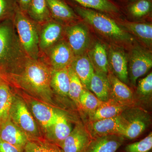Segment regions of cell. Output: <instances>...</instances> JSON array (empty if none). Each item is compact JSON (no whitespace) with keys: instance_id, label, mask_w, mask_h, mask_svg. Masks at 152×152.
Segmentation results:
<instances>
[{"instance_id":"obj_6","label":"cell","mask_w":152,"mask_h":152,"mask_svg":"<svg viewBox=\"0 0 152 152\" xmlns=\"http://www.w3.org/2000/svg\"><path fill=\"white\" fill-rule=\"evenodd\" d=\"M25 94L22 97L24 99L43 135L53 123L58 110L28 95Z\"/></svg>"},{"instance_id":"obj_14","label":"cell","mask_w":152,"mask_h":152,"mask_svg":"<svg viewBox=\"0 0 152 152\" xmlns=\"http://www.w3.org/2000/svg\"><path fill=\"white\" fill-rule=\"evenodd\" d=\"M0 138L23 150L30 140L9 118L0 123Z\"/></svg>"},{"instance_id":"obj_19","label":"cell","mask_w":152,"mask_h":152,"mask_svg":"<svg viewBox=\"0 0 152 152\" xmlns=\"http://www.w3.org/2000/svg\"><path fill=\"white\" fill-rule=\"evenodd\" d=\"M108 60L113 74L123 83H127L128 61L124 53L118 49H111L110 51Z\"/></svg>"},{"instance_id":"obj_4","label":"cell","mask_w":152,"mask_h":152,"mask_svg":"<svg viewBox=\"0 0 152 152\" xmlns=\"http://www.w3.org/2000/svg\"><path fill=\"white\" fill-rule=\"evenodd\" d=\"M75 10L85 21L104 36L118 41L131 40L129 35L118 26L114 20L105 15L81 7H77Z\"/></svg>"},{"instance_id":"obj_18","label":"cell","mask_w":152,"mask_h":152,"mask_svg":"<svg viewBox=\"0 0 152 152\" xmlns=\"http://www.w3.org/2000/svg\"><path fill=\"white\" fill-rule=\"evenodd\" d=\"M124 138L119 135L102 136L93 138L86 152H116Z\"/></svg>"},{"instance_id":"obj_24","label":"cell","mask_w":152,"mask_h":152,"mask_svg":"<svg viewBox=\"0 0 152 152\" xmlns=\"http://www.w3.org/2000/svg\"><path fill=\"white\" fill-rule=\"evenodd\" d=\"M11 86L10 84L0 75V123L9 118L14 95Z\"/></svg>"},{"instance_id":"obj_34","label":"cell","mask_w":152,"mask_h":152,"mask_svg":"<svg viewBox=\"0 0 152 152\" xmlns=\"http://www.w3.org/2000/svg\"><path fill=\"white\" fill-rule=\"evenodd\" d=\"M17 8L15 0H0V22L12 19Z\"/></svg>"},{"instance_id":"obj_12","label":"cell","mask_w":152,"mask_h":152,"mask_svg":"<svg viewBox=\"0 0 152 152\" xmlns=\"http://www.w3.org/2000/svg\"><path fill=\"white\" fill-rule=\"evenodd\" d=\"M127 109L123 113L127 124L121 136L124 138L133 140L140 135L146 129L148 117L139 109Z\"/></svg>"},{"instance_id":"obj_1","label":"cell","mask_w":152,"mask_h":152,"mask_svg":"<svg viewBox=\"0 0 152 152\" xmlns=\"http://www.w3.org/2000/svg\"><path fill=\"white\" fill-rule=\"evenodd\" d=\"M52 69L42 60L29 58L18 70L5 79L26 94L56 107L50 86Z\"/></svg>"},{"instance_id":"obj_8","label":"cell","mask_w":152,"mask_h":152,"mask_svg":"<svg viewBox=\"0 0 152 152\" xmlns=\"http://www.w3.org/2000/svg\"><path fill=\"white\" fill-rule=\"evenodd\" d=\"M152 67L151 52L140 47L133 49L130 57L128 73L133 86H136L137 80L148 73Z\"/></svg>"},{"instance_id":"obj_20","label":"cell","mask_w":152,"mask_h":152,"mask_svg":"<svg viewBox=\"0 0 152 152\" xmlns=\"http://www.w3.org/2000/svg\"><path fill=\"white\" fill-rule=\"evenodd\" d=\"M69 85L68 67L59 70L52 69L50 86L54 95L62 98H69Z\"/></svg>"},{"instance_id":"obj_16","label":"cell","mask_w":152,"mask_h":152,"mask_svg":"<svg viewBox=\"0 0 152 152\" xmlns=\"http://www.w3.org/2000/svg\"><path fill=\"white\" fill-rule=\"evenodd\" d=\"M39 32L40 51L45 53L58 42L63 32V27L59 23L50 20L45 23Z\"/></svg>"},{"instance_id":"obj_33","label":"cell","mask_w":152,"mask_h":152,"mask_svg":"<svg viewBox=\"0 0 152 152\" xmlns=\"http://www.w3.org/2000/svg\"><path fill=\"white\" fill-rule=\"evenodd\" d=\"M151 7V2L150 0H139L130 7L129 10L133 16L141 18L148 14Z\"/></svg>"},{"instance_id":"obj_11","label":"cell","mask_w":152,"mask_h":152,"mask_svg":"<svg viewBox=\"0 0 152 152\" xmlns=\"http://www.w3.org/2000/svg\"><path fill=\"white\" fill-rule=\"evenodd\" d=\"M68 43L75 56L84 53L90 43L88 31L85 25L78 24L69 26L65 29Z\"/></svg>"},{"instance_id":"obj_37","label":"cell","mask_w":152,"mask_h":152,"mask_svg":"<svg viewBox=\"0 0 152 152\" xmlns=\"http://www.w3.org/2000/svg\"><path fill=\"white\" fill-rule=\"evenodd\" d=\"M31 0H18L20 9L23 12H27Z\"/></svg>"},{"instance_id":"obj_15","label":"cell","mask_w":152,"mask_h":152,"mask_svg":"<svg viewBox=\"0 0 152 152\" xmlns=\"http://www.w3.org/2000/svg\"><path fill=\"white\" fill-rule=\"evenodd\" d=\"M110 85L109 99L129 107L134 103V96L131 89L113 73L107 75Z\"/></svg>"},{"instance_id":"obj_22","label":"cell","mask_w":152,"mask_h":152,"mask_svg":"<svg viewBox=\"0 0 152 152\" xmlns=\"http://www.w3.org/2000/svg\"><path fill=\"white\" fill-rule=\"evenodd\" d=\"M88 90L102 102L109 100L110 85L107 75L94 71Z\"/></svg>"},{"instance_id":"obj_28","label":"cell","mask_w":152,"mask_h":152,"mask_svg":"<svg viewBox=\"0 0 152 152\" xmlns=\"http://www.w3.org/2000/svg\"><path fill=\"white\" fill-rule=\"evenodd\" d=\"M24 152H64L56 144L42 138L30 140L25 147Z\"/></svg>"},{"instance_id":"obj_7","label":"cell","mask_w":152,"mask_h":152,"mask_svg":"<svg viewBox=\"0 0 152 152\" xmlns=\"http://www.w3.org/2000/svg\"><path fill=\"white\" fill-rule=\"evenodd\" d=\"M127 124V121L122 113L113 118L90 122L86 128L93 139L109 135L121 136Z\"/></svg>"},{"instance_id":"obj_2","label":"cell","mask_w":152,"mask_h":152,"mask_svg":"<svg viewBox=\"0 0 152 152\" xmlns=\"http://www.w3.org/2000/svg\"><path fill=\"white\" fill-rule=\"evenodd\" d=\"M20 42L13 20L0 22V75L7 78L29 58Z\"/></svg>"},{"instance_id":"obj_3","label":"cell","mask_w":152,"mask_h":152,"mask_svg":"<svg viewBox=\"0 0 152 152\" xmlns=\"http://www.w3.org/2000/svg\"><path fill=\"white\" fill-rule=\"evenodd\" d=\"M14 25L19 40L30 58L37 60L39 56V31L35 22L17 8L14 15Z\"/></svg>"},{"instance_id":"obj_25","label":"cell","mask_w":152,"mask_h":152,"mask_svg":"<svg viewBox=\"0 0 152 152\" xmlns=\"http://www.w3.org/2000/svg\"><path fill=\"white\" fill-rule=\"evenodd\" d=\"M49 11L55 18L64 21L77 18L75 12L62 0H46Z\"/></svg>"},{"instance_id":"obj_5","label":"cell","mask_w":152,"mask_h":152,"mask_svg":"<svg viewBox=\"0 0 152 152\" xmlns=\"http://www.w3.org/2000/svg\"><path fill=\"white\" fill-rule=\"evenodd\" d=\"M9 118L30 140L43 138L42 133L22 96L14 94Z\"/></svg>"},{"instance_id":"obj_35","label":"cell","mask_w":152,"mask_h":152,"mask_svg":"<svg viewBox=\"0 0 152 152\" xmlns=\"http://www.w3.org/2000/svg\"><path fill=\"white\" fill-rule=\"evenodd\" d=\"M137 93L143 97H148L152 93V73L139 81Z\"/></svg>"},{"instance_id":"obj_36","label":"cell","mask_w":152,"mask_h":152,"mask_svg":"<svg viewBox=\"0 0 152 152\" xmlns=\"http://www.w3.org/2000/svg\"><path fill=\"white\" fill-rule=\"evenodd\" d=\"M0 152H24V150L13 145L0 138Z\"/></svg>"},{"instance_id":"obj_13","label":"cell","mask_w":152,"mask_h":152,"mask_svg":"<svg viewBox=\"0 0 152 152\" xmlns=\"http://www.w3.org/2000/svg\"><path fill=\"white\" fill-rule=\"evenodd\" d=\"M72 129V124L68 117L58 110L53 123L43 134L44 138L58 145Z\"/></svg>"},{"instance_id":"obj_26","label":"cell","mask_w":152,"mask_h":152,"mask_svg":"<svg viewBox=\"0 0 152 152\" xmlns=\"http://www.w3.org/2000/svg\"><path fill=\"white\" fill-rule=\"evenodd\" d=\"M27 12L35 23H45L50 20L46 0H31Z\"/></svg>"},{"instance_id":"obj_17","label":"cell","mask_w":152,"mask_h":152,"mask_svg":"<svg viewBox=\"0 0 152 152\" xmlns=\"http://www.w3.org/2000/svg\"><path fill=\"white\" fill-rule=\"evenodd\" d=\"M69 66L80 79L84 88L88 89L95 71L88 56L84 54L75 56Z\"/></svg>"},{"instance_id":"obj_38","label":"cell","mask_w":152,"mask_h":152,"mask_svg":"<svg viewBox=\"0 0 152 152\" xmlns=\"http://www.w3.org/2000/svg\"><path fill=\"white\" fill-rule=\"evenodd\" d=\"M131 1H137V0H131Z\"/></svg>"},{"instance_id":"obj_27","label":"cell","mask_w":152,"mask_h":152,"mask_svg":"<svg viewBox=\"0 0 152 152\" xmlns=\"http://www.w3.org/2000/svg\"><path fill=\"white\" fill-rule=\"evenodd\" d=\"M125 27L131 32L138 37L144 43L150 46L152 43V25L151 24L127 22Z\"/></svg>"},{"instance_id":"obj_10","label":"cell","mask_w":152,"mask_h":152,"mask_svg":"<svg viewBox=\"0 0 152 152\" xmlns=\"http://www.w3.org/2000/svg\"><path fill=\"white\" fill-rule=\"evenodd\" d=\"M50 64L54 70L61 69L69 67L75 56L68 42H58L45 52Z\"/></svg>"},{"instance_id":"obj_23","label":"cell","mask_w":152,"mask_h":152,"mask_svg":"<svg viewBox=\"0 0 152 152\" xmlns=\"http://www.w3.org/2000/svg\"><path fill=\"white\" fill-rule=\"evenodd\" d=\"M89 57L95 72L107 75L109 70V62L105 46L97 42L89 54Z\"/></svg>"},{"instance_id":"obj_29","label":"cell","mask_w":152,"mask_h":152,"mask_svg":"<svg viewBox=\"0 0 152 152\" xmlns=\"http://www.w3.org/2000/svg\"><path fill=\"white\" fill-rule=\"evenodd\" d=\"M103 102L89 90L85 88L82 90L80 97L81 108L89 115L93 113Z\"/></svg>"},{"instance_id":"obj_30","label":"cell","mask_w":152,"mask_h":152,"mask_svg":"<svg viewBox=\"0 0 152 152\" xmlns=\"http://www.w3.org/2000/svg\"><path fill=\"white\" fill-rule=\"evenodd\" d=\"M83 6V7L94 9L108 13H117L118 7L109 0H72Z\"/></svg>"},{"instance_id":"obj_21","label":"cell","mask_w":152,"mask_h":152,"mask_svg":"<svg viewBox=\"0 0 152 152\" xmlns=\"http://www.w3.org/2000/svg\"><path fill=\"white\" fill-rule=\"evenodd\" d=\"M129 107L109 99L107 102H103L93 113L89 115L90 122L110 118L119 115Z\"/></svg>"},{"instance_id":"obj_9","label":"cell","mask_w":152,"mask_h":152,"mask_svg":"<svg viewBox=\"0 0 152 152\" xmlns=\"http://www.w3.org/2000/svg\"><path fill=\"white\" fill-rule=\"evenodd\" d=\"M92 139L86 127L78 122L58 146L64 152H86Z\"/></svg>"},{"instance_id":"obj_31","label":"cell","mask_w":152,"mask_h":152,"mask_svg":"<svg viewBox=\"0 0 152 152\" xmlns=\"http://www.w3.org/2000/svg\"><path fill=\"white\" fill-rule=\"evenodd\" d=\"M68 70L70 77L69 98L74 102L79 110H81L80 103V97L82 90L84 88L72 68L69 66Z\"/></svg>"},{"instance_id":"obj_32","label":"cell","mask_w":152,"mask_h":152,"mask_svg":"<svg viewBox=\"0 0 152 152\" xmlns=\"http://www.w3.org/2000/svg\"><path fill=\"white\" fill-rule=\"evenodd\" d=\"M152 148V133L142 140L130 144L126 146V152H149Z\"/></svg>"}]
</instances>
